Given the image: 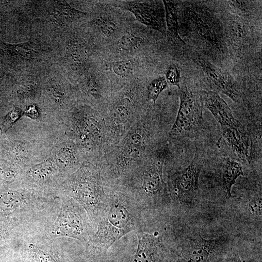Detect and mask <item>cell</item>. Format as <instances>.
Listing matches in <instances>:
<instances>
[{
  "label": "cell",
  "instance_id": "obj_7",
  "mask_svg": "<svg viewBox=\"0 0 262 262\" xmlns=\"http://www.w3.org/2000/svg\"><path fill=\"white\" fill-rule=\"evenodd\" d=\"M220 240H207L197 235L182 245L176 262H219L222 254Z\"/></svg>",
  "mask_w": 262,
  "mask_h": 262
},
{
  "label": "cell",
  "instance_id": "obj_2",
  "mask_svg": "<svg viewBox=\"0 0 262 262\" xmlns=\"http://www.w3.org/2000/svg\"><path fill=\"white\" fill-rule=\"evenodd\" d=\"M94 233L84 209L72 198L63 196L59 213L49 229L50 237H67L87 243Z\"/></svg>",
  "mask_w": 262,
  "mask_h": 262
},
{
  "label": "cell",
  "instance_id": "obj_27",
  "mask_svg": "<svg viewBox=\"0 0 262 262\" xmlns=\"http://www.w3.org/2000/svg\"><path fill=\"white\" fill-rule=\"evenodd\" d=\"M130 101L125 99L119 102L116 105L115 109V116L116 119L122 121L127 118L130 109Z\"/></svg>",
  "mask_w": 262,
  "mask_h": 262
},
{
  "label": "cell",
  "instance_id": "obj_25",
  "mask_svg": "<svg viewBox=\"0 0 262 262\" xmlns=\"http://www.w3.org/2000/svg\"><path fill=\"white\" fill-rule=\"evenodd\" d=\"M167 83L180 87V72L178 66L172 64L168 66L166 70L165 77Z\"/></svg>",
  "mask_w": 262,
  "mask_h": 262
},
{
  "label": "cell",
  "instance_id": "obj_19",
  "mask_svg": "<svg viewBox=\"0 0 262 262\" xmlns=\"http://www.w3.org/2000/svg\"><path fill=\"white\" fill-rule=\"evenodd\" d=\"M12 53L21 61H28L36 58L40 53L37 46L30 42L18 44L9 46Z\"/></svg>",
  "mask_w": 262,
  "mask_h": 262
},
{
  "label": "cell",
  "instance_id": "obj_14",
  "mask_svg": "<svg viewBox=\"0 0 262 262\" xmlns=\"http://www.w3.org/2000/svg\"><path fill=\"white\" fill-rule=\"evenodd\" d=\"M50 6L51 20L58 26L69 24L86 15L65 0L52 1Z\"/></svg>",
  "mask_w": 262,
  "mask_h": 262
},
{
  "label": "cell",
  "instance_id": "obj_5",
  "mask_svg": "<svg viewBox=\"0 0 262 262\" xmlns=\"http://www.w3.org/2000/svg\"><path fill=\"white\" fill-rule=\"evenodd\" d=\"M163 158L154 160L143 172L139 192L132 198L141 210L156 208L170 201L163 178Z\"/></svg>",
  "mask_w": 262,
  "mask_h": 262
},
{
  "label": "cell",
  "instance_id": "obj_13",
  "mask_svg": "<svg viewBox=\"0 0 262 262\" xmlns=\"http://www.w3.org/2000/svg\"><path fill=\"white\" fill-rule=\"evenodd\" d=\"M89 55V50L83 43L78 39L69 38L64 44L62 62L72 71H83Z\"/></svg>",
  "mask_w": 262,
  "mask_h": 262
},
{
  "label": "cell",
  "instance_id": "obj_8",
  "mask_svg": "<svg viewBox=\"0 0 262 262\" xmlns=\"http://www.w3.org/2000/svg\"><path fill=\"white\" fill-rule=\"evenodd\" d=\"M200 171L201 166L195 158L187 167L171 174L169 182L171 195L180 202H191L198 192Z\"/></svg>",
  "mask_w": 262,
  "mask_h": 262
},
{
  "label": "cell",
  "instance_id": "obj_20",
  "mask_svg": "<svg viewBox=\"0 0 262 262\" xmlns=\"http://www.w3.org/2000/svg\"><path fill=\"white\" fill-rule=\"evenodd\" d=\"M143 39L136 33L128 32L118 40L117 47L120 50L131 52L138 49L142 44Z\"/></svg>",
  "mask_w": 262,
  "mask_h": 262
},
{
  "label": "cell",
  "instance_id": "obj_4",
  "mask_svg": "<svg viewBox=\"0 0 262 262\" xmlns=\"http://www.w3.org/2000/svg\"><path fill=\"white\" fill-rule=\"evenodd\" d=\"M65 189L67 196L84 209L92 225L97 211L106 196L98 174L82 171L66 184Z\"/></svg>",
  "mask_w": 262,
  "mask_h": 262
},
{
  "label": "cell",
  "instance_id": "obj_10",
  "mask_svg": "<svg viewBox=\"0 0 262 262\" xmlns=\"http://www.w3.org/2000/svg\"><path fill=\"white\" fill-rule=\"evenodd\" d=\"M137 235L138 247L131 262H159L164 248L161 237L141 229L137 231Z\"/></svg>",
  "mask_w": 262,
  "mask_h": 262
},
{
  "label": "cell",
  "instance_id": "obj_1",
  "mask_svg": "<svg viewBox=\"0 0 262 262\" xmlns=\"http://www.w3.org/2000/svg\"><path fill=\"white\" fill-rule=\"evenodd\" d=\"M141 209L131 198L106 195L92 221L96 231L87 242L94 253L105 252L116 241L142 226Z\"/></svg>",
  "mask_w": 262,
  "mask_h": 262
},
{
  "label": "cell",
  "instance_id": "obj_21",
  "mask_svg": "<svg viewBox=\"0 0 262 262\" xmlns=\"http://www.w3.org/2000/svg\"><path fill=\"white\" fill-rule=\"evenodd\" d=\"M93 23L95 27L105 37H113L117 33L116 24L109 17L99 16L94 19Z\"/></svg>",
  "mask_w": 262,
  "mask_h": 262
},
{
  "label": "cell",
  "instance_id": "obj_9",
  "mask_svg": "<svg viewBox=\"0 0 262 262\" xmlns=\"http://www.w3.org/2000/svg\"><path fill=\"white\" fill-rule=\"evenodd\" d=\"M159 1L131 0L120 6L132 13L140 22L162 33L165 32L164 9Z\"/></svg>",
  "mask_w": 262,
  "mask_h": 262
},
{
  "label": "cell",
  "instance_id": "obj_6",
  "mask_svg": "<svg viewBox=\"0 0 262 262\" xmlns=\"http://www.w3.org/2000/svg\"><path fill=\"white\" fill-rule=\"evenodd\" d=\"M53 195L26 190H10L0 194V214H12L19 218L37 213L55 201Z\"/></svg>",
  "mask_w": 262,
  "mask_h": 262
},
{
  "label": "cell",
  "instance_id": "obj_18",
  "mask_svg": "<svg viewBox=\"0 0 262 262\" xmlns=\"http://www.w3.org/2000/svg\"><path fill=\"white\" fill-rule=\"evenodd\" d=\"M27 251L35 262H61L57 253L49 246L29 243Z\"/></svg>",
  "mask_w": 262,
  "mask_h": 262
},
{
  "label": "cell",
  "instance_id": "obj_17",
  "mask_svg": "<svg viewBox=\"0 0 262 262\" xmlns=\"http://www.w3.org/2000/svg\"><path fill=\"white\" fill-rule=\"evenodd\" d=\"M165 13V20L168 35L175 42L184 43L178 32V12L176 5L172 1L163 0Z\"/></svg>",
  "mask_w": 262,
  "mask_h": 262
},
{
  "label": "cell",
  "instance_id": "obj_28",
  "mask_svg": "<svg viewBox=\"0 0 262 262\" xmlns=\"http://www.w3.org/2000/svg\"><path fill=\"white\" fill-rule=\"evenodd\" d=\"M20 114L21 112L18 109L14 108L11 111L1 123V130L5 131L8 129L19 117Z\"/></svg>",
  "mask_w": 262,
  "mask_h": 262
},
{
  "label": "cell",
  "instance_id": "obj_30",
  "mask_svg": "<svg viewBox=\"0 0 262 262\" xmlns=\"http://www.w3.org/2000/svg\"><path fill=\"white\" fill-rule=\"evenodd\" d=\"M224 262H242L237 253H233L227 257Z\"/></svg>",
  "mask_w": 262,
  "mask_h": 262
},
{
  "label": "cell",
  "instance_id": "obj_12",
  "mask_svg": "<svg viewBox=\"0 0 262 262\" xmlns=\"http://www.w3.org/2000/svg\"><path fill=\"white\" fill-rule=\"evenodd\" d=\"M203 105L211 112L222 127H239L237 120L225 101L215 92L202 91L200 92Z\"/></svg>",
  "mask_w": 262,
  "mask_h": 262
},
{
  "label": "cell",
  "instance_id": "obj_16",
  "mask_svg": "<svg viewBox=\"0 0 262 262\" xmlns=\"http://www.w3.org/2000/svg\"><path fill=\"white\" fill-rule=\"evenodd\" d=\"M241 176H244L241 164L229 158H224L222 166V180L227 197L231 196L232 186Z\"/></svg>",
  "mask_w": 262,
  "mask_h": 262
},
{
  "label": "cell",
  "instance_id": "obj_23",
  "mask_svg": "<svg viewBox=\"0 0 262 262\" xmlns=\"http://www.w3.org/2000/svg\"><path fill=\"white\" fill-rule=\"evenodd\" d=\"M167 83L164 77L153 79L149 84L147 88L148 99L155 103L160 94L166 88Z\"/></svg>",
  "mask_w": 262,
  "mask_h": 262
},
{
  "label": "cell",
  "instance_id": "obj_22",
  "mask_svg": "<svg viewBox=\"0 0 262 262\" xmlns=\"http://www.w3.org/2000/svg\"><path fill=\"white\" fill-rule=\"evenodd\" d=\"M110 65L113 73L121 77L131 76L135 68L134 62L130 59L113 62Z\"/></svg>",
  "mask_w": 262,
  "mask_h": 262
},
{
  "label": "cell",
  "instance_id": "obj_26",
  "mask_svg": "<svg viewBox=\"0 0 262 262\" xmlns=\"http://www.w3.org/2000/svg\"><path fill=\"white\" fill-rule=\"evenodd\" d=\"M84 82L90 93L97 96L99 94L100 85L96 76L94 74L87 72L84 74Z\"/></svg>",
  "mask_w": 262,
  "mask_h": 262
},
{
  "label": "cell",
  "instance_id": "obj_11",
  "mask_svg": "<svg viewBox=\"0 0 262 262\" xmlns=\"http://www.w3.org/2000/svg\"><path fill=\"white\" fill-rule=\"evenodd\" d=\"M197 61L210 82L233 101L238 102L240 98L239 93L230 77L203 58H198Z\"/></svg>",
  "mask_w": 262,
  "mask_h": 262
},
{
  "label": "cell",
  "instance_id": "obj_3",
  "mask_svg": "<svg viewBox=\"0 0 262 262\" xmlns=\"http://www.w3.org/2000/svg\"><path fill=\"white\" fill-rule=\"evenodd\" d=\"M180 89V107L170 135L175 138L193 137L203 126V100L200 92L186 85Z\"/></svg>",
  "mask_w": 262,
  "mask_h": 262
},
{
  "label": "cell",
  "instance_id": "obj_31",
  "mask_svg": "<svg viewBox=\"0 0 262 262\" xmlns=\"http://www.w3.org/2000/svg\"><path fill=\"white\" fill-rule=\"evenodd\" d=\"M61 262H71L69 260H67V259H64L63 258L62 260H61Z\"/></svg>",
  "mask_w": 262,
  "mask_h": 262
},
{
  "label": "cell",
  "instance_id": "obj_15",
  "mask_svg": "<svg viewBox=\"0 0 262 262\" xmlns=\"http://www.w3.org/2000/svg\"><path fill=\"white\" fill-rule=\"evenodd\" d=\"M222 138L237 156L244 161L248 156L247 146L239 127H222Z\"/></svg>",
  "mask_w": 262,
  "mask_h": 262
},
{
  "label": "cell",
  "instance_id": "obj_29",
  "mask_svg": "<svg viewBox=\"0 0 262 262\" xmlns=\"http://www.w3.org/2000/svg\"><path fill=\"white\" fill-rule=\"evenodd\" d=\"M248 208L250 212L258 216L262 215V200L258 198L250 201L249 203Z\"/></svg>",
  "mask_w": 262,
  "mask_h": 262
},
{
  "label": "cell",
  "instance_id": "obj_24",
  "mask_svg": "<svg viewBox=\"0 0 262 262\" xmlns=\"http://www.w3.org/2000/svg\"><path fill=\"white\" fill-rule=\"evenodd\" d=\"M21 220L17 217L10 216L0 219V245L8 237L12 229L16 227Z\"/></svg>",
  "mask_w": 262,
  "mask_h": 262
}]
</instances>
